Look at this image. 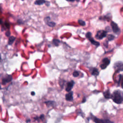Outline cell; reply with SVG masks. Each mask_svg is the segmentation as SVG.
I'll return each mask as SVG.
<instances>
[{
  "instance_id": "6da1fadb",
  "label": "cell",
  "mask_w": 123,
  "mask_h": 123,
  "mask_svg": "<svg viewBox=\"0 0 123 123\" xmlns=\"http://www.w3.org/2000/svg\"><path fill=\"white\" fill-rule=\"evenodd\" d=\"M111 98L113 101L117 104H121L123 101V96L121 91L120 90L114 91L112 95Z\"/></svg>"
},
{
  "instance_id": "7a4b0ae2",
  "label": "cell",
  "mask_w": 123,
  "mask_h": 123,
  "mask_svg": "<svg viewBox=\"0 0 123 123\" xmlns=\"http://www.w3.org/2000/svg\"><path fill=\"white\" fill-rule=\"evenodd\" d=\"M92 35V34H91V33L90 32H87V33L86 34V37L88 38V39L91 42V43L92 44H93L94 45H95V46H97V47H98V46H99V45H100L99 43L98 42V41L95 40L94 39V38L92 37V35Z\"/></svg>"
},
{
  "instance_id": "3957f363",
  "label": "cell",
  "mask_w": 123,
  "mask_h": 123,
  "mask_svg": "<svg viewBox=\"0 0 123 123\" xmlns=\"http://www.w3.org/2000/svg\"><path fill=\"white\" fill-rule=\"evenodd\" d=\"M107 32L105 30H99L97 32L95 37L98 39H102L107 36Z\"/></svg>"
},
{
  "instance_id": "277c9868",
  "label": "cell",
  "mask_w": 123,
  "mask_h": 123,
  "mask_svg": "<svg viewBox=\"0 0 123 123\" xmlns=\"http://www.w3.org/2000/svg\"><path fill=\"white\" fill-rule=\"evenodd\" d=\"M110 63V61L108 58H105L102 60V63L100 65V68L102 69H105Z\"/></svg>"
},
{
  "instance_id": "5b68a950",
  "label": "cell",
  "mask_w": 123,
  "mask_h": 123,
  "mask_svg": "<svg viewBox=\"0 0 123 123\" xmlns=\"http://www.w3.org/2000/svg\"><path fill=\"white\" fill-rule=\"evenodd\" d=\"M114 68L115 69L116 71L117 72L123 71V63L122 62H119L115 63Z\"/></svg>"
},
{
  "instance_id": "8992f818",
  "label": "cell",
  "mask_w": 123,
  "mask_h": 123,
  "mask_svg": "<svg viewBox=\"0 0 123 123\" xmlns=\"http://www.w3.org/2000/svg\"><path fill=\"white\" fill-rule=\"evenodd\" d=\"M111 25L112 27V29L113 32L116 34H119L120 32V28L118 27L117 25L113 22H111Z\"/></svg>"
},
{
  "instance_id": "52a82bcc",
  "label": "cell",
  "mask_w": 123,
  "mask_h": 123,
  "mask_svg": "<svg viewBox=\"0 0 123 123\" xmlns=\"http://www.w3.org/2000/svg\"><path fill=\"white\" fill-rule=\"evenodd\" d=\"M74 82L73 80H72L70 82H68L66 85V88H65L66 91L67 92H69L70 91H71V89H72L73 87L74 86Z\"/></svg>"
},
{
  "instance_id": "ba28073f",
  "label": "cell",
  "mask_w": 123,
  "mask_h": 123,
  "mask_svg": "<svg viewBox=\"0 0 123 123\" xmlns=\"http://www.w3.org/2000/svg\"><path fill=\"white\" fill-rule=\"evenodd\" d=\"M12 80V77L10 75H7L6 77H4L2 80V83L3 85L10 82Z\"/></svg>"
},
{
  "instance_id": "9c48e42d",
  "label": "cell",
  "mask_w": 123,
  "mask_h": 123,
  "mask_svg": "<svg viewBox=\"0 0 123 123\" xmlns=\"http://www.w3.org/2000/svg\"><path fill=\"white\" fill-rule=\"evenodd\" d=\"M73 92L69 91V92L65 95V98L66 100L70 101H72L73 100Z\"/></svg>"
},
{
  "instance_id": "30bf717a",
  "label": "cell",
  "mask_w": 123,
  "mask_h": 123,
  "mask_svg": "<svg viewBox=\"0 0 123 123\" xmlns=\"http://www.w3.org/2000/svg\"><path fill=\"white\" fill-rule=\"evenodd\" d=\"M90 72H91V74H92L93 75L97 76L99 74V72H98V70L97 68H92V69L90 70Z\"/></svg>"
},
{
  "instance_id": "8fae6325",
  "label": "cell",
  "mask_w": 123,
  "mask_h": 123,
  "mask_svg": "<svg viewBox=\"0 0 123 123\" xmlns=\"http://www.w3.org/2000/svg\"><path fill=\"white\" fill-rule=\"evenodd\" d=\"M103 95L106 98H111V94L109 90H107L106 91L104 92L103 93Z\"/></svg>"
},
{
  "instance_id": "7c38bea8",
  "label": "cell",
  "mask_w": 123,
  "mask_h": 123,
  "mask_svg": "<svg viewBox=\"0 0 123 123\" xmlns=\"http://www.w3.org/2000/svg\"><path fill=\"white\" fill-rule=\"evenodd\" d=\"M93 120L96 123H100V122H102V123H104V122H111L110 121H105V120H102L101 119H99L96 117H94V118L93 119Z\"/></svg>"
},
{
  "instance_id": "4fadbf2b",
  "label": "cell",
  "mask_w": 123,
  "mask_h": 123,
  "mask_svg": "<svg viewBox=\"0 0 123 123\" xmlns=\"http://www.w3.org/2000/svg\"><path fill=\"white\" fill-rule=\"evenodd\" d=\"M15 39V37L13 36H11L10 37L9 39V44L11 45L12 44V43L13 42V41H14Z\"/></svg>"
},
{
  "instance_id": "5bb4252c",
  "label": "cell",
  "mask_w": 123,
  "mask_h": 123,
  "mask_svg": "<svg viewBox=\"0 0 123 123\" xmlns=\"http://www.w3.org/2000/svg\"><path fill=\"white\" fill-rule=\"evenodd\" d=\"M45 2L44 0H37L35 2V4L37 5H41Z\"/></svg>"
},
{
  "instance_id": "9a60e30c",
  "label": "cell",
  "mask_w": 123,
  "mask_h": 123,
  "mask_svg": "<svg viewBox=\"0 0 123 123\" xmlns=\"http://www.w3.org/2000/svg\"><path fill=\"white\" fill-rule=\"evenodd\" d=\"M60 41L59 39H54L53 40V43L54 44V45L56 46H58L60 43Z\"/></svg>"
},
{
  "instance_id": "2e32d148",
  "label": "cell",
  "mask_w": 123,
  "mask_h": 123,
  "mask_svg": "<svg viewBox=\"0 0 123 123\" xmlns=\"http://www.w3.org/2000/svg\"><path fill=\"white\" fill-rule=\"evenodd\" d=\"M114 38V36L112 35H111V34H110L108 36V39L110 41H111V40H113Z\"/></svg>"
},
{
  "instance_id": "e0dca14e",
  "label": "cell",
  "mask_w": 123,
  "mask_h": 123,
  "mask_svg": "<svg viewBox=\"0 0 123 123\" xmlns=\"http://www.w3.org/2000/svg\"><path fill=\"white\" fill-rule=\"evenodd\" d=\"M47 24L48 25L50 26V27H54L55 25V23L52 22H47Z\"/></svg>"
},
{
  "instance_id": "ac0fdd59",
  "label": "cell",
  "mask_w": 123,
  "mask_h": 123,
  "mask_svg": "<svg viewBox=\"0 0 123 123\" xmlns=\"http://www.w3.org/2000/svg\"><path fill=\"white\" fill-rule=\"evenodd\" d=\"M73 75L75 77H78L79 75V73L78 71H74V73L73 74Z\"/></svg>"
},
{
  "instance_id": "d6986e66",
  "label": "cell",
  "mask_w": 123,
  "mask_h": 123,
  "mask_svg": "<svg viewBox=\"0 0 123 123\" xmlns=\"http://www.w3.org/2000/svg\"><path fill=\"white\" fill-rule=\"evenodd\" d=\"M78 23H79V24L81 25H82V26H84V25H86L85 22L84 21H82V20H79L78 21Z\"/></svg>"
},
{
  "instance_id": "ffe728a7",
  "label": "cell",
  "mask_w": 123,
  "mask_h": 123,
  "mask_svg": "<svg viewBox=\"0 0 123 123\" xmlns=\"http://www.w3.org/2000/svg\"><path fill=\"white\" fill-rule=\"evenodd\" d=\"M6 36H7V37H9V36H10V31H8L6 33Z\"/></svg>"
},
{
  "instance_id": "44dd1931",
  "label": "cell",
  "mask_w": 123,
  "mask_h": 123,
  "mask_svg": "<svg viewBox=\"0 0 123 123\" xmlns=\"http://www.w3.org/2000/svg\"><path fill=\"white\" fill-rule=\"evenodd\" d=\"M67 0L68 1H70V2H73V1H75V0Z\"/></svg>"
},
{
  "instance_id": "7402d4cb",
  "label": "cell",
  "mask_w": 123,
  "mask_h": 123,
  "mask_svg": "<svg viewBox=\"0 0 123 123\" xmlns=\"http://www.w3.org/2000/svg\"><path fill=\"white\" fill-rule=\"evenodd\" d=\"M35 94V92H33H33H31V95H32V96H34Z\"/></svg>"
},
{
  "instance_id": "603a6c76",
  "label": "cell",
  "mask_w": 123,
  "mask_h": 123,
  "mask_svg": "<svg viewBox=\"0 0 123 123\" xmlns=\"http://www.w3.org/2000/svg\"><path fill=\"white\" fill-rule=\"evenodd\" d=\"M1 22H2V20L0 19V24H1Z\"/></svg>"
},
{
  "instance_id": "cb8c5ba5",
  "label": "cell",
  "mask_w": 123,
  "mask_h": 123,
  "mask_svg": "<svg viewBox=\"0 0 123 123\" xmlns=\"http://www.w3.org/2000/svg\"><path fill=\"white\" fill-rule=\"evenodd\" d=\"M0 61H1V55L0 54Z\"/></svg>"
},
{
  "instance_id": "d4e9b609",
  "label": "cell",
  "mask_w": 123,
  "mask_h": 123,
  "mask_svg": "<svg viewBox=\"0 0 123 123\" xmlns=\"http://www.w3.org/2000/svg\"><path fill=\"white\" fill-rule=\"evenodd\" d=\"M0 88H1V87H0Z\"/></svg>"
}]
</instances>
